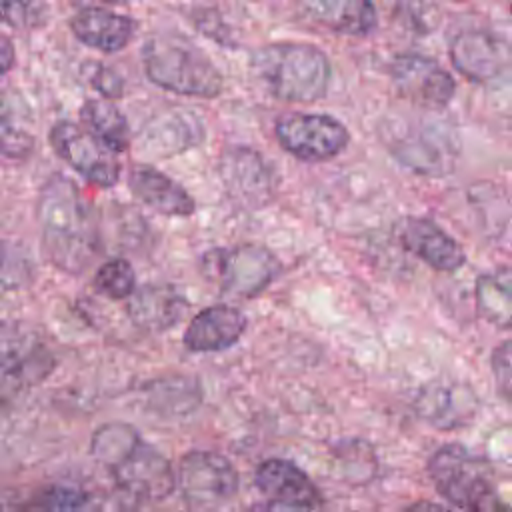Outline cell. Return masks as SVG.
<instances>
[{
    "label": "cell",
    "instance_id": "obj_28",
    "mask_svg": "<svg viewBox=\"0 0 512 512\" xmlns=\"http://www.w3.org/2000/svg\"><path fill=\"white\" fill-rule=\"evenodd\" d=\"M0 10H2V18L4 22H8L10 26H18V28H30L42 22L44 18V4L38 2H10V0H2L0 2Z\"/></svg>",
    "mask_w": 512,
    "mask_h": 512
},
{
    "label": "cell",
    "instance_id": "obj_20",
    "mask_svg": "<svg viewBox=\"0 0 512 512\" xmlns=\"http://www.w3.org/2000/svg\"><path fill=\"white\" fill-rule=\"evenodd\" d=\"M70 28L80 42L102 52H118L134 36V22L128 16L98 6L80 8L72 16Z\"/></svg>",
    "mask_w": 512,
    "mask_h": 512
},
{
    "label": "cell",
    "instance_id": "obj_25",
    "mask_svg": "<svg viewBox=\"0 0 512 512\" xmlns=\"http://www.w3.org/2000/svg\"><path fill=\"white\" fill-rule=\"evenodd\" d=\"M52 362L48 350L36 342L34 338L16 334H4V354H2V368L4 374H12L16 380H36L42 378L50 370Z\"/></svg>",
    "mask_w": 512,
    "mask_h": 512
},
{
    "label": "cell",
    "instance_id": "obj_9",
    "mask_svg": "<svg viewBox=\"0 0 512 512\" xmlns=\"http://www.w3.org/2000/svg\"><path fill=\"white\" fill-rule=\"evenodd\" d=\"M220 290L232 298H254L282 270L280 260L264 246L240 244L230 250L206 254Z\"/></svg>",
    "mask_w": 512,
    "mask_h": 512
},
{
    "label": "cell",
    "instance_id": "obj_3",
    "mask_svg": "<svg viewBox=\"0 0 512 512\" xmlns=\"http://www.w3.org/2000/svg\"><path fill=\"white\" fill-rule=\"evenodd\" d=\"M256 80L278 100L314 102L330 82V60L314 44L274 42L258 48L250 58Z\"/></svg>",
    "mask_w": 512,
    "mask_h": 512
},
{
    "label": "cell",
    "instance_id": "obj_16",
    "mask_svg": "<svg viewBox=\"0 0 512 512\" xmlns=\"http://www.w3.org/2000/svg\"><path fill=\"white\" fill-rule=\"evenodd\" d=\"M204 136L202 124L194 114L166 110L154 114L140 130V150L152 156H172L196 146Z\"/></svg>",
    "mask_w": 512,
    "mask_h": 512
},
{
    "label": "cell",
    "instance_id": "obj_7",
    "mask_svg": "<svg viewBox=\"0 0 512 512\" xmlns=\"http://www.w3.org/2000/svg\"><path fill=\"white\" fill-rule=\"evenodd\" d=\"M260 498L250 512H324V496L294 462L268 458L254 472Z\"/></svg>",
    "mask_w": 512,
    "mask_h": 512
},
{
    "label": "cell",
    "instance_id": "obj_5",
    "mask_svg": "<svg viewBox=\"0 0 512 512\" xmlns=\"http://www.w3.org/2000/svg\"><path fill=\"white\" fill-rule=\"evenodd\" d=\"M428 476L440 496L464 512H480L500 498L492 466L462 444H446L428 460Z\"/></svg>",
    "mask_w": 512,
    "mask_h": 512
},
{
    "label": "cell",
    "instance_id": "obj_34",
    "mask_svg": "<svg viewBox=\"0 0 512 512\" xmlns=\"http://www.w3.org/2000/svg\"><path fill=\"white\" fill-rule=\"evenodd\" d=\"M510 8H512V6H510Z\"/></svg>",
    "mask_w": 512,
    "mask_h": 512
},
{
    "label": "cell",
    "instance_id": "obj_14",
    "mask_svg": "<svg viewBox=\"0 0 512 512\" xmlns=\"http://www.w3.org/2000/svg\"><path fill=\"white\" fill-rule=\"evenodd\" d=\"M390 78L398 94L424 108H442L454 96L452 76L432 58L400 54L390 64Z\"/></svg>",
    "mask_w": 512,
    "mask_h": 512
},
{
    "label": "cell",
    "instance_id": "obj_29",
    "mask_svg": "<svg viewBox=\"0 0 512 512\" xmlns=\"http://www.w3.org/2000/svg\"><path fill=\"white\" fill-rule=\"evenodd\" d=\"M492 372L500 396L512 404V340H504L492 354Z\"/></svg>",
    "mask_w": 512,
    "mask_h": 512
},
{
    "label": "cell",
    "instance_id": "obj_13",
    "mask_svg": "<svg viewBox=\"0 0 512 512\" xmlns=\"http://www.w3.org/2000/svg\"><path fill=\"white\" fill-rule=\"evenodd\" d=\"M220 178L228 196L246 208H260L274 192V172L260 152L250 146H232L222 152Z\"/></svg>",
    "mask_w": 512,
    "mask_h": 512
},
{
    "label": "cell",
    "instance_id": "obj_19",
    "mask_svg": "<svg viewBox=\"0 0 512 512\" xmlns=\"http://www.w3.org/2000/svg\"><path fill=\"white\" fill-rule=\"evenodd\" d=\"M132 194L148 208L166 216H188L194 212V200L176 180L148 164L132 166L128 174Z\"/></svg>",
    "mask_w": 512,
    "mask_h": 512
},
{
    "label": "cell",
    "instance_id": "obj_31",
    "mask_svg": "<svg viewBox=\"0 0 512 512\" xmlns=\"http://www.w3.org/2000/svg\"><path fill=\"white\" fill-rule=\"evenodd\" d=\"M402 512H452V510H448V508L442 506V504L430 502V500H418V502L410 504L408 508H404Z\"/></svg>",
    "mask_w": 512,
    "mask_h": 512
},
{
    "label": "cell",
    "instance_id": "obj_10",
    "mask_svg": "<svg viewBox=\"0 0 512 512\" xmlns=\"http://www.w3.org/2000/svg\"><path fill=\"white\" fill-rule=\"evenodd\" d=\"M274 132L286 152L306 162L330 160L350 140L346 126L328 114L288 112L276 120Z\"/></svg>",
    "mask_w": 512,
    "mask_h": 512
},
{
    "label": "cell",
    "instance_id": "obj_32",
    "mask_svg": "<svg viewBox=\"0 0 512 512\" xmlns=\"http://www.w3.org/2000/svg\"><path fill=\"white\" fill-rule=\"evenodd\" d=\"M0 64H2V72H6L12 66L14 60V50H12V42L6 36H0Z\"/></svg>",
    "mask_w": 512,
    "mask_h": 512
},
{
    "label": "cell",
    "instance_id": "obj_11",
    "mask_svg": "<svg viewBox=\"0 0 512 512\" xmlns=\"http://www.w3.org/2000/svg\"><path fill=\"white\" fill-rule=\"evenodd\" d=\"M50 144L56 154L88 182L102 188L118 182L120 162L116 160V152L100 142L88 128L60 120L50 130Z\"/></svg>",
    "mask_w": 512,
    "mask_h": 512
},
{
    "label": "cell",
    "instance_id": "obj_27",
    "mask_svg": "<svg viewBox=\"0 0 512 512\" xmlns=\"http://www.w3.org/2000/svg\"><path fill=\"white\" fill-rule=\"evenodd\" d=\"M86 504V492L72 484H52L28 506V512H78Z\"/></svg>",
    "mask_w": 512,
    "mask_h": 512
},
{
    "label": "cell",
    "instance_id": "obj_22",
    "mask_svg": "<svg viewBox=\"0 0 512 512\" xmlns=\"http://www.w3.org/2000/svg\"><path fill=\"white\" fill-rule=\"evenodd\" d=\"M306 18L348 36H366L376 26V8L366 0H316L302 4Z\"/></svg>",
    "mask_w": 512,
    "mask_h": 512
},
{
    "label": "cell",
    "instance_id": "obj_18",
    "mask_svg": "<svg viewBox=\"0 0 512 512\" xmlns=\"http://www.w3.org/2000/svg\"><path fill=\"white\" fill-rule=\"evenodd\" d=\"M246 330V316L228 304H216L198 312L186 332L184 346L190 352H218L230 348Z\"/></svg>",
    "mask_w": 512,
    "mask_h": 512
},
{
    "label": "cell",
    "instance_id": "obj_17",
    "mask_svg": "<svg viewBox=\"0 0 512 512\" xmlns=\"http://www.w3.org/2000/svg\"><path fill=\"white\" fill-rule=\"evenodd\" d=\"M400 240L406 250L440 272L458 270L466 260L462 246L428 218H408L400 226Z\"/></svg>",
    "mask_w": 512,
    "mask_h": 512
},
{
    "label": "cell",
    "instance_id": "obj_2",
    "mask_svg": "<svg viewBox=\"0 0 512 512\" xmlns=\"http://www.w3.org/2000/svg\"><path fill=\"white\" fill-rule=\"evenodd\" d=\"M90 452L132 496L160 500L176 488V470L130 424L106 422L96 428Z\"/></svg>",
    "mask_w": 512,
    "mask_h": 512
},
{
    "label": "cell",
    "instance_id": "obj_21",
    "mask_svg": "<svg viewBox=\"0 0 512 512\" xmlns=\"http://www.w3.org/2000/svg\"><path fill=\"white\" fill-rule=\"evenodd\" d=\"M186 300L170 286L148 284L128 298V316L144 330L160 332L174 326L186 312Z\"/></svg>",
    "mask_w": 512,
    "mask_h": 512
},
{
    "label": "cell",
    "instance_id": "obj_12",
    "mask_svg": "<svg viewBox=\"0 0 512 512\" xmlns=\"http://www.w3.org/2000/svg\"><path fill=\"white\" fill-rule=\"evenodd\" d=\"M450 60L468 80L492 82L512 68V44L492 30H464L450 42Z\"/></svg>",
    "mask_w": 512,
    "mask_h": 512
},
{
    "label": "cell",
    "instance_id": "obj_30",
    "mask_svg": "<svg viewBox=\"0 0 512 512\" xmlns=\"http://www.w3.org/2000/svg\"><path fill=\"white\" fill-rule=\"evenodd\" d=\"M90 84L102 92L106 98H118L122 94V78L118 76L116 70L106 68V66H94V72L90 76Z\"/></svg>",
    "mask_w": 512,
    "mask_h": 512
},
{
    "label": "cell",
    "instance_id": "obj_15",
    "mask_svg": "<svg viewBox=\"0 0 512 512\" xmlns=\"http://www.w3.org/2000/svg\"><path fill=\"white\" fill-rule=\"evenodd\" d=\"M416 412L434 428L452 430L472 422L478 412V398L474 390L462 382L440 380L420 390Z\"/></svg>",
    "mask_w": 512,
    "mask_h": 512
},
{
    "label": "cell",
    "instance_id": "obj_33",
    "mask_svg": "<svg viewBox=\"0 0 512 512\" xmlns=\"http://www.w3.org/2000/svg\"><path fill=\"white\" fill-rule=\"evenodd\" d=\"M480 512H512V508L502 500V498H496L494 502H490L484 510H480Z\"/></svg>",
    "mask_w": 512,
    "mask_h": 512
},
{
    "label": "cell",
    "instance_id": "obj_26",
    "mask_svg": "<svg viewBox=\"0 0 512 512\" xmlns=\"http://www.w3.org/2000/svg\"><path fill=\"white\" fill-rule=\"evenodd\" d=\"M94 286L106 298H130L136 292V274L128 260L112 258L96 270Z\"/></svg>",
    "mask_w": 512,
    "mask_h": 512
},
{
    "label": "cell",
    "instance_id": "obj_1",
    "mask_svg": "<svg viewBox=\"0 0 512 512\" xmlns=\"http://www.w3.org/2000/svg\"><path fill=\"white\" fill-rule=\"evenodd\" d=\"M36 214L46 258L62 272H84L96 256L98 234L78 186L62 174H52L40 190Z\"/></svg>",
    "mask_w": 512,
    "mask_h": 512
},
{
    "label": "cell",
    "instance_id": "obj_8",
    "mask_svg": "<svg viewBox=\"0 0 512 512\" xmlns=\"http://www.w3.org/2000/svg\"><path fill=\"white\" fill-rule=\"evenodd\" d=\"M176 488L194 508H216L238 490V472L232 462L212 450L186 452L176 468Z\"/></svg>",
    "mask_w": 512,
    "mask_h": 512
},
{
    "label": "cell",
    "instance_id": "obj_23",
    "mask_svg": "<svg viewBox=\"0 0 512 512\" xmlns=\"http://www.w3.org/2000/svg\"><path fill=\"white\" fill-rule=\"evenodd\" d=\"M476 308L496 328H512V270L496 268L476 278Z\"/></svg>",
    "mask_w": 512,
    "mask_h": 512
},
{
    "label": "cell",
    "instance_id": "obj_24",
    "mask_svg": "<svg viewBox=\"0 0 512 512\" xmlns=\"http://www.w3.org/2000/svg\"><path fill=\"white\" fill-rule=\"evenodd\" d=\"M80 118L84 126L104 142L112 152H124L130 142L128 122L122 112L106 98L86 100L80 108Z\"/></svg>",
    "mask_w": 512,
    "mask_h": 512
},
{
    "label": "cell",
    "instance_id": "obj_4",
    "mask_svg": "<svg viewBox=\"0 0 512 512\" xmlns=\"http://www.w3.org/2000/svg\"><path fill=\"white\" fill-rule=\"evenodd\" d=\"M142 64L152 84L176 94L214 98L224 86L212 60L194 42L174 32L152 34L142 46Z\"/></svg>",
    "mask_w": 512,
    "mask_h": 512
},
{
    "label": "cell",
    "instance_id": "obj_6",
    "mask_svg": "<svg viewBox=\"0 0 512 512\" xmlns=\"http://www.w3.org/2000/svg\"><path fill=\"white\" fill-rule=\"evenodd\" d=\"M388 146L402 164L430 176L450 172L458 156V136L454 128L436 118L400 122V130H394Z\"/></svg>",
    "mask_w": 512,
    "mask_h": 512
}]
</instances>
